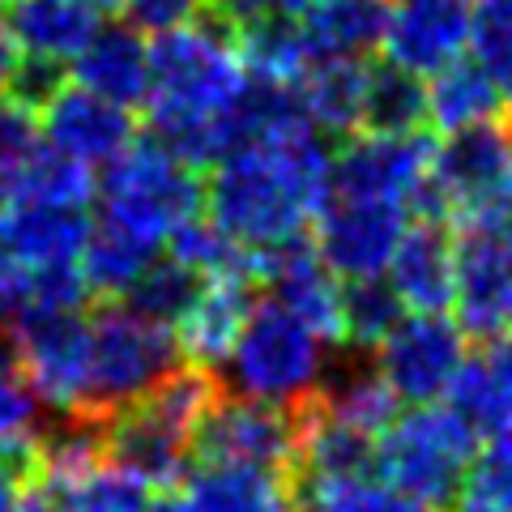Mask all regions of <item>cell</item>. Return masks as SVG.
Here are the masks:
<instances>
[{"label": "cell", "mask_w": 512, "mask_h": 512, "mask_svg": "<svg viewBox=\"0 0 512 512\" xmlns=\"http://www.w3.org/2000/svg\"><path fill=\"white\" fill-rule=\"evenodd\" d=\"M329 197V150L308 116L274 124L210 163L205 214L239 248L269 252L303 239Z\"/></svg>", "instance_id": "6da1fadb"}, {"label": "cell", "mask_w": 512, "mask_h": 512, "mask_svg": "<svg viewBox=\"0 0 512 512\" xmlns=\"http://www.w3.org/2000/svg\"><path fill=\"white\" fill-rule=\"evenodd\" d=\"M248 86L235 30L188 22L150 43V128L192 167H210L235 146V103Z\"/></svg>", "instance_id": "7a4b0ae2"}, {"label": "cell", "mask_w": 512, "mask_h": 512, "mask_svg": "<svg viewBox=\"0 0 512 512\" xmlns=\"http://www.w3.org/2000/svg\"><path fill=\"white\" fill-rule=\"evenodd\" d=\"M218 393L222 389L210 367L180 363L167 380H158L150 393H141L103 423L107 457L141 474L154 491L180 487L197 461V431Z\"/></svg>", "instance_id": "3957f363"}, {"label": "cell", "mask_w": 512, "mask_h": 512, "mask_svg": "<svg viewBox=\"0 0 512 512\" xmlns=\"http://www.w3.org/2000/svg\"><path fill=\"white\" fill-rule=\"evenodd\" d=\"M205 210V180L163 141H133L99 184V218L133 231L158 252L188 218Z\"/></svg>", "instance_id": "277c9868"}, {"label": "cell", "mask_w": 512, "mask_h": 512, "mask_svg": "<svg viewBox=\"0 0 512 512\" xmlns=\"http://www.w3.org/2000/svg\"><path fill=\"white\" fill-rule=\"evenodd\" d=\"M325 338L274 295L252 303L231 346L227 380L235 393L278 406H303L325 389Z\"/></svg>", "instance_id": "5b68a950"}, {"label": "cell", "mask_w": 512, "mask_h": 512, "mask_svg": "<svg viewBox=\"0 0 512 512\" xmlns=\"http://www.w3.org/2000/svg\"><path fill=\"white\" fill-rule=\"evenodd\" d=\"M184 363L175 329L137 312L133 303H107L90 316V372L82 419L107 423L116 410L150 393Z\"/></svg>", "instance_id": "8992f818"}, {"label": "cell", "mask_w": 512, "mask_h": 512, "mask_svg": "<svg viewBox=\"0 0 512 512\" xmlns=\"http://www.w3.org/2000/svg\"><path fill=\"white\" fill-rule=\"evenodd\" d=\"M512 210V116L470 124L431 150L419 214H440L466 227H500Z\"/></svg>", "instance_id": "52a82bcc"}, {"label": "cell", "mask_w": 512, "mask_h": 512, "mask_svg": "<svg viewBox=\"0 0 512 512\" xmlns=\"http://www.w3.org/2000/svg\"><path fill=\"white\" fill-rule=\"evenodd\" d=\"M478 444L483 436L448 402H423L397 414L380 436L376 474H384L393 487L410 491L423 504L453 508Z\"/></svg>", "instance_id": "ba28073f"}, {"label": "cell", "mask_w": 512, "mask_h": 512, "mask_svg": "<svg viewBox=\"0 0 512 512\" xmlns=\"http://www.w3.org/2000/svg\"><path fill=\"white\" fill-rule=\"evenodd\" d=\"M22 376L43 406L82 419L90 372V316L82 308H43L9 325Z\"/></svg>", "instance_id": "9c48e42d"}, {"label": "cell", "mask_w": 512, "mask_h": 512, "mask_svg": "<svg viewBox=\"0 0 512 512\" xmlns=\"http://www.w3.org/2000/svg\"><path fill=\"white\" fill-rule=\"evenodd\" d=\"M466 355V329L448 320V312H402L372 350V367L397 393V402L423 406L444 402Z\"/></svg>", "instance_id": "30bf717a"}, {"label": "cell", "mask_w": 512, "mask_h": 512, "mask_svg": "<svg viewBox=\"0 0 512 512\" xmlns=\"http://www.w3.org/2000/svg\"><path fill=\"white\" fill-rule=\"evenodd\" d=\"M303 406H278L261 397H222L197 431V461H239L291 474L299 470Z\"/></svg>", "instance_id": "8fae6325"}, {"label": "cell", "mask_w": 512, "mask_h": 512, "mask_svg": "<svg viewBox=\"0 0 512 512\" xmlns=\"http://www.w3.org/2000/svg\"><path fill=\"white\" fill-rule=\"evenodd\" d=\"M436 141L423 133H350L329 154V197L397 201L419 214Z\"/></svg>", "instance_id": "7c38bea8"}, {"label": "cell", "mask_w": 512, "mask_h": 512, "mask_svg": "<svg viewBox=\"0 0 512 512\" xmlns=\"http://www.w3.org/2000/svg\"><path fill=\"white\" fill-rule=\"evenodd\" d=\"M414 210L397 201H367V197H325L316 214V252L338 278H380L389 269L397 244L410 227Z\"/></svg>", "instance_id": "4fadbf2b"}, {"label": "cell", "mask_w": 512, "mask_h": 512, "mask_svg": "<svg viewBox=\"0 0 512 512\" xmlns=\"http://www.w3.org/2000/svg\"><path fill=\"white\" fill-rule=\"evenodd\" d=\"M453 312L474 342L512 333V252L495 227H466V235L457 239Z\"/></svg>", "instance_id": "5bb4252c"}, {"label": "cell", "mask_w": 512, "mask_h": 512, "mask_svg": "<svg viewBox=\"0 0 512 512\" xmlns=\"http://www.w3.org/2000/svg\"><path fill=\"white\" fill-rule=\"evenodd\" d=\"M39 124H43L47 146L94 167V171L111 167L137 141L133 111L86 90V86H64V82L52 90V99L39 107Z\"/></svg>", "instance_id": "9a60e30c"}, {"label": "cell", "mask_w": 512, "mask_h": 512, "mask_svg": "<svg viewBox=\"0 0 512 512\" xmlns=\"http://www.w3.org/2000/svg\"><path fill=\"white\" fill-rule=\"evenodd\" d=\"M384 278L406 312H448L457 291V235L440 214H414Z\"/></svg>", "instance_id": "2e32d148"}, {"label": "cell", "mask_w": 512, "mask_h": 512, "mask_svg": "<svg viewBox=\"0 0 512 512\" xmlns=\"http://www.w3.org/2000/svg\"><path fill=\"white\" fill-rule=\"evenodd\" d=\"M474 0H393L384 56L402 69L431 77L470 47Z\"/></svg>", "instance_id": "e0dca14e"}, {"label": "cell", "mask_w": 512, "mask_h": 512, "mask_svg": "<svg viewBox=\"0 0 512 512\" xmlns=\"http://www.w3.org/2000/svg\"><path fill=\"white\" fill-rule=\"evenodd\" d=\"M86 235V205H47L18 197L0 210V252L30 269L82 265Z\"/></svg>", "instance_id": "ac0fdd59"}, {"label": "cell", "mask_w": 512, "mask_h": 512, "mask_svg": "<svg viewBox=\"0 0 512 512\" xmlns=\"http://www.w3.org/2000/svg\"><path fill=\"white\" fill-rule=\"evenodd\" d=\"M99 13L94 0H9L5 26L22 56L64 69L99 35Z\"/></svg>", "instance_id": "d6986e66"}, {"label": "cell", "mask_w": 512, "mask_h": 512, "mask_svg": "<svg viewBox=\"0 0 512 512\" xmlns=\"http://www.w3.org/2000/svg\"><path fill=\"white\" fill-rule=\"evenodd\" d=\"M180 491L197 512H299L291 474L239 461H192Z\"/></svg>", "instance_id": "ffe728a7"}, {"label": "cell", "mask_w": 512, "mask_h": 512, "mask_svg": "<svg viewBox=\"0 0 512 512\" xmlns=\"http://www.w3.org/2000/svg\"><path fill=\"white\" fill-rule=\"evenodd\" d=\"M252 274H222V278H205L201 295L192 299V308L184 312V320L175 325V338H180L184 363L197 367H214L231 355V346L244 329V320L252 312Z\"/></svg>", "instance_id": "44dd1931"}, {"label": "cell", "mask_w": 512, "mask_h": 512, "mask_svg": "<svg viewBox=\"0 0 512 512\" xmlns=\"http://www.w3.org/2000/svg\"><path fill=\"white\" fill-rule=\"evenodd\" d=\"M389 18H393V0H316L312 9L295 13L308 60L320 56L367 60L376 47H384Z\"/></svg>", "instance_id": "7402d4cb"}, {"label": "cell", "mask_w": 512, "mask_h": 512, "mask_svg": "<svg viewBox=\"0 0 512 512\" xmlns=\"http://www.w3.org/2000/svg\"><path fill=\"white\" fill-rule=\"evenodd\" d=\"M73 77L77 86L133 111L146 103V90H150V43L133 26L99 30L86 43V52L73 60Z\"/></svg>", "instance_id": "603a6c76"}, {"label": "cell", "mask_w": 512, "mask_h": 512, "mask_svg": "<svg viewBox=\"0 0 512 512\" xmlns=\"http://www.w3.org/2000/svg\"><path fill=\"white\" fill-rule=\"evenodd\" d=\"M299 107L320 133L350 137L363 124V90H367V60L350 56H320L308 60L295 77Z\"/></svg>", "instance_id": "cb8c5ba5"}, {"label": "cell", "mask_w": 512, "mask_h": 512, "mask_svg": "<svg viewBox=\"0 0 512 512\" xmlns=\"http://www.w3.org/2000/svg\"><path fill=\"white\" fill-rule=\"evenodd\" d=\"M504 116H512L504 94L474 56H457L453 64L427 77V120L436 133H457V128Z\"/></svg>", "instance_id": "d4e9b609"}, {"label": "cell", "mask_w": 512, "mask_h": 512, "mask_svg": "<svg viewBox=\"0 0 512 512\" xmlns=\"http://www.w3.org/2000/svg\"><path fill=\"white\" fill-rule=\"evenodd\" d=\"M299 512H444L436 504L414 500L410 491L393 487L384 474H320V478H295Z\"/></svg>", "instance_id": "484cf974"}, {"label": "cell", "mask_w": 512, "mask_h": 512, "mask_svg": "<svg viewBox=\"0 0 512 512\" xmlns=\"http://www.w3.org/2000/svg\"><path fill=\"white\" fill-rule=\"evenodd\" d=\"M444 402L453 406L478 436H495V431L512 427V376L487 342H478L474 355H466Z\"/></svg>", "instance_id": "4316f807"}, {"label": "cell", "mask_w": 512, "mask_h": 512, "mask_svg": "<svg viewBox=\"0 0 512 512\" xmlns=\"http://www.w3.org/2000/svg\"><path fill=\"white\" fill-rule=\"evenodd\" d=\"M367 133H423L427 120V77L402 69L384 56L380 64H367V90H363V124Z\"/></svg>", "instance_id": "83f0119b"}, {"label": "cell", "mask_w": 512, "mask_h": 512, "mask_svg": "<svg viewBox=\"0 0 512 512\" xmlns=\"http://www.w3.org/2000/svg\"><path fill=\"white\" fill-rule=\"evenodd\" d=\"M47 483H56L64 491V500L73 504V512H150L154 504V487L141 474L111 457H99L94 466L77 470L69 478H52L39 474Z\"/></svg>", "instance_id": "f1b7e54d"}, {"label": "cell", "mask_w": 512, "mask_h": 512, "mask_svg": "<svg viewBox=\"0 0 512 512\" xmlns=\"http://www.w3.org/2000/svg\"><path fill=\"white\" fill-rule=\"evenodd\" d=\"M406 303L397 299L389 278H355L346 282V299H342V346L350 350H372L380 346V338L389 333L397 320H402Z\"/></svg>", "instance_id": "f546056e"}, {"label": "cell", "mask_w": 512, "mask_h": 512, "mask_svg": "<svg viewBox=\"0 0 512 512\" xmlns=\"http://www.w3.org/2000/svg\"><path fill=\"white\" fill-rule=\"evenodd\" d=\"M453 508L457 512H512V427L483 436Z\"/></svg>", "instance_id": "4dcf8cb0"}, {"label": "cell", "mask_w": 512, "mask_h": 512, "mask_svg": "<svg viewBox=\"0 0 512 512\" xmlns=\"http://www.w3.org/2000/svg\"><path fill=\"white\" fill-rule=\"evenodd\" d=\"M205 278L197 274V269H188L184 261H175V256L167 252V261L158 256V261L133 282V291H128L124 299L133 303L137 312H146L154 320H163V325H180L184 312L192 308V299L201 295Z\"/></svg>", "instance_id": "1f68e13d"}, {"label": "cell", "mask_w": 512, "mask_h": 512, "mask_svg": "<svg viewBox=\"0 0 512 512\" xmlns=\"http://www.w3.org/2000/svg\"><path fill=\"white\" fill-rule=\"evenodd\" d=\"M43 124L39 111L9 99H0V210L9 201H18V192L26 184V171L35 163V154L43 150Z\"/></svg>", "instance_id": "d6a6232c"}, {"label": "cell", "mask_w": 512, "mask_h": 512, "mask_svg": "<svg viewBox=\"0 0 512 512\" xmlns=\"http://www.w3.org/2000/svg\"><path fill=\"white\" fill-rule=\"evenodd\" d=\"M470 56L500 86L512 111V0H474L470 9Z\"/></svg>", "instance_id": "836d02e7"}, {"label": "cell", "mask_w": 512, "mask_h": 512, "mask_svg": "<svg viewBox=\"0 0 512 512\" xmlns=\"http://www.w3.org/2000/svg\"><path fill=\"white\" fill-rule=\"evenodd\" d=\"M22 201H47V205H86L94 197V167L77 158L43 146L26 171V184L18 192Z\"/></svg>", "instance_id": "e575fe53"}, {"label": "cell", "mask_w": 512, "mask_h": 512, "mask_svg": "<svg viewBox=\"0 0 512 512\" xmlns=\"http://www.w3.org/2000/svg\"><path fill=\"white\" fill-rule=\"evenodd\" d=\"M35 410H39V397L30 393V384L22 376L13 338H5V329H0V453L5 448H30L39 440Z\"/></svg>", "instance_id": "d590c367"}, {"label": "cell", "mask_w": 512, "mask_h": 512, "mask_svg": "<svg viewBox=\"0 0 512 512\" xmlns=\"http://www.w3.org/2000/svg\"><path fill=\"white\" fill-rule=\"evenodd\" d=\"M124 18L141 35H167L175 26H188L201 18L205 0H120Z\"/></svg>", "instance_id": "8d00e7d4"}, {"label": "cell", "mask_w": 512, "mask_h": 512, "mask_svg": "<svg viewBox=\"0 0 512 512\" xmlns=\"http://www.w3.org/2000/svg\"><path fill=\"white\" fill-rule=\"evenodd\" d=\"M35 474V444L30 448H5L0 453V512H18L22 491Z\"/></svg>", "instance_id": "74e56055"}, {"label": "cell", "mask_w": 512, "mask_h": 512, "mask_svg": "<svg viewBox=\"0 0 512 512\" xmlns=\"http://www.w3.org/2000/svg\"><path fill=\"white\" fill-rule=\"evenodd\" d=\"M205 9H210L214 18H218L222 26H231V30H244V26H252V22H261V18L286 13L282 0H205Z\"/></svg>", "instance_id": "f35d334b"}, {"label": "cell", "mask_w": 512, "mask_h": 512, "mask_svg": "<svg viewBox=\"0 0 512 512\" xmlns=\"http://www.w3.org/2000/svg\"><path fill=\"white\" fill-rule=\"evenodd\" d=\"M18 512H73V504L64 500V491L56 483H47V478L30 474V483L22 491V508Z\"/></svg>", "instance_id": "ab89813d"}, {"label": "cell", "mask_w": 512, "mask_h": 512, "mask_svg": "<svg viewBox=\"0 0 512 512\" xmlns=\"http://www.w3.org/2000/svg\"><path fill=\"white\" fill-rule=\"evenodd\" d=\"M18 60H22L18 43H13L9 26L0 22V99H5V94H9V86H13V73H18Z\"/></svg>", "instance_id": "60d3db41"}, {"label": "cell", "mask_w": 512, "mask_h": 512, "mask_svg": "<svg viewBox=\"0 0 512 512\" xmlns=\"http://www.w3.org/2000/svg\"><path fill=\"white\" fill-rule=\"evenodd\" d=\"M495 231H500V239H504V248L512 252V210L504 214V222H500V227H495Z\"/></svg>", "instance_id": "b9f144b4"}, {"label": "cell", "mask_w": 512, "mask_h": 512, "mask_svg": "<svg viewBox=\"0 0 512 512\" xmlns=\"http://www.w3.org/2000/svg\"><path fill=\"white\" fill-rule=\"evenodd\" d=\"M312 5H316V0H282L286 13H303V9H312Z\"/></svg>", "instance_id": "7bdbcfd3"}, {"label": "cell", "mask_w": 512, "mask_h": 512, "mask_svg": "<svg viewBox=\"0 0 512 512\" xmlns=\"http://www.w3.org/2000/svg\"><path fill=\"white\" fill-rule=\"evenodd\" d=\"M94 5H99V9H111V5H120V0H94Z\"/></svg>", "instance_id": "ee69618b"}]
</instances>
